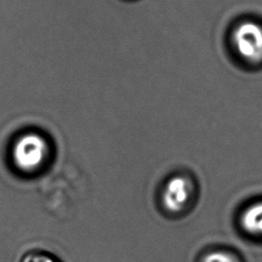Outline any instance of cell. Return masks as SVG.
Returning <instances> with one entry per match:
<instances>
[{
  "label": "cell",
  "mask_w": 262,
  "mask_h": 262,
  "mask_svg": "<svg viewBox=\"0 0 262 262\" xmlns=\"http://www.w3.org/2000/svg\"><path fill=\"white\" fill-rule=\"evenodd\" d=\"M231 42L236 53L246 61L262 62V26L253 20L239 23L231 34Z\"/></svg>",
  "instance_id": "6da1fadb"
},
{
  "label": "cell",
  "mask_w": 262,
  "mask_h": 262,
  "mask_svg": "<svg viewBox=\"0 0 262 262\" xmlns=\"http://www.w3.org/2000/svg\"><path fill=\"white\" fill-rule=\"evenodd\" d=\"M48 146L45 139L36 133L21 135L12 148V160L23 171L37 169L45 160Z\"/></svg>",
  "instance_id": "7a4b0ae2"
},
{
  "label": "cell",
  "mask_w": 262,
  "mask_h": 262,
  "mask_svg": "<svg viewBox=\"0 0 262 262\" xmlns=\"http://www.w3.org/2000/svg\"><path fill=\"white\" fill-rule=\"evenodd\" d=\"M190 182L183 176H174L168 180L162 193L164 207L172 213L181 211L189 200Z\"/></svg>",
  "instance_id": "3957f363"
},
{
  "label": "cell",
  "mask_w": 262,
  "mask_h": 262,
  "mask_svg": "<svg viewBox=\"0 0 262 262\" xmlns=\"http://www.w3.org/2000/svg\"><path fill=\"white\" fill-rule=\"evenodd\" d=\"M241 224L247 232L262 235V202L251 205L243 212Z\"/></svg>",
  "instance_id": "277c9868"
},
{
  "label": "cell",
  "mask_w": 262,
  "mask_h": 262,
  "mask_svg": "<svg viewBox=\"0 0 262 262\" xmlns=\"http://www.w3.org/2000/svg\"><path fill=\"white\" fill-rule=\"evenodd\" d=\"M202 262H238L235 257L232 255L222 252V251H215L205 255L202 259Z\"/></svg>",
  "instance_id": "5b68a950"
},
{
  "label": "cell",
  "mask_w": 262,
  "mask_h": 262,
  "mask_svg": "<svg viewBox=\"0 0 262 262\" xmlns=\"http://www.w3.org/2000/svg\"><path fill=\"white\" fill-rule=\"evenodd\" d=\"M24 262H55V261H53L48 256L38 254V255H31V256L26 257Z\"/></svg>",
  "instance_id": "8992f818"
}]
</instances>
